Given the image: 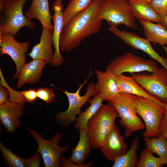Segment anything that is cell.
I'll use <instances>...</instances> for the list:
<instances>
[{
	"mask_svg": "<svg viewBox=\"0 0 167 167\" xmlns=\"http://www.w3.org/2000/svg\"><path fill=\"white\" fill-rule=\"evenodd\" d=\"M149 4L161 19L167 15V0H152Z\"/></svg>",
	"mask_w": 167,
	"mask_h": 167,
	"instance_id": "4dcf8cb0",
	"label": "cell"
},
{
	"mask_svg": "<svg viewBox=\"0 0 167 167\" xmlns=\"http://www.w3.org/2000/svg\"><path fill=\"white\" fill-rule=\"evenodd\" d=\"M149 74L146 72L131 74L133 78L150 95L163 102H167V71L164 67L157 68Z\"/></svg>",
	"mask_w": 167,
	"mask_h": 167,
	"instance_id": "30bf717a",
	"label": "cell"
},
{
	"mask_svg": "<svg viewBox=\"0 0 167 167\" xmlns=\"http://www.w3.org/2000/svg\"><path fill=\"white\" fill-rule=\"evenodd\" d=\"M21 92L27 103L29 102L33 104L38 98L37 91L36 89H29Z\"/></svg>",
	"mask_w": 167,
	"mask_h": 167,
	"instance_id": "836d02e7",
	"label": "cell"
},
{
	"mask_svg": "<svg viewBox=\"0 0 167 167\" xmlns=\"http://www.w3.org/2000/svg\"><path fill=\"white\" fill-rule=\"evenodd\" d=\"M82 84H80L78 90L75 92H70L67 90H60L66 95L69 102L68 109L65 111H58L55 115L57 121L64 127L69 126L75 122L76 116L81 112L82 106L89 100L90 97L96 94L95 84L89 83L86 88V92L82 96L80 92L84 85L87 83L89 76Z\"/></svg>",
	"mask_w": 167,
	"mask_h": 167,
	"instance_id": "8992f818",
	"label": "cell"
},
{
	"mask_svg": "<svg viewBox=\"0 0 167 167\" xmlns=\"http://www.w3.org/2000/svg\"><path fill=\"white\" fill-rule=\"evenodd\" d=\"M60 161L63 167H83L70 161L68 159L66 158L62 155L60 158Z\"/></svg>",
	"mask_w": 167,
	"mask_h": 167,
	"instance_id": "d590c367",
	"label": "cell"
},
{
	"mask_svg": "<svg viewBox=\"0 0 167 167\" xmlns=\"http://www.w3.org/2000/svg\"><path fill=\"white\" fill-rule=\"evenodd\" d=\"M38 98L43 101L47 105L53 103L55 101V95L51 88L41 87L36 89Z\"/></svg>",
	"mask_w": 167,
	"mask_h": 167,
	"instance_id": "f546056e",
	"label": "cell"
},
{
	"mask_svg": "<svg viewBox=\"0 0 167 167\" xmlns=\"http://www.w3.org/2000/svg\"><path fill=\"white\" fill-rule=\"evenodd\" d=\"M47 63L43 60L34 59L24 64L18 79L17 87L20 88L25 84H32L39 82L43 68Z\"/></svg>",
	"mask_w": 167,
	"mask_h": 167,
	"instance_id": "d6986e66",
	"label": "cell"
},
{
	"mask_svg": "<svg viewBox=\"0 0 167 167\" xmlns=\"http://www.w3.org/2000/svg\"><path fill=\"white\" fill-rule=\"evenodd\" d=\"M121 92H124L150 100L162 106L165 109L166 104L149 94L139 84L131 77L121 74L113 75Z\"/></svg>",
	"mask_w": 167,
	"mask_h": 167,
	"instance_id": "ac0fdd59",
	"label": "cell"
},
{
	"mask_svg": "<svg viewBox=\"0 0 167 167\" xmlns=\"http://www.w3.org/2000/svg\"><path fill=\"white\" fill-rule=\"evenodd\" d=\"M162 48L166 54V58L167 59V47L166 46H162Z\"/></svg>",
	"mask_w": 167,
	"mask_h": 167,
	"instance_id": "ab89813d",
	"label": "cell"
},
{
	"mask_svg": "<svg viewBox=\"0 0 167 167\" xmlns=\"http://www.w3.org/2000/svg\"><path fill=\"white\" fill-rule=\"evenodd\" d=\"M124 136L120 134L119 128L115 123L103 145L99 148L106 159L114 161L127 152V146L124 140Z\"/></svg>",
	"mask_w": 167,
	"mask_h": 167,
	"instance_id": "4fadbf2b",
	"label": "cell"
},
{
	"mask_svg": "<svg viewBox=\"0 0 167 167\" xmlns=\"http://www.w3.org/2000/svg\"><path fill=\"white\" fill-rule=\"evenodd\" d=\"M108 66L114 75L125 72L131 74L144 71L152 73L158 68L155 60L145 59L130 52L115 58Z\"/></svg>",
	"mask_w": 167,
	"mask_h": 167,
	"instance_id": "9c48e42d",
	"label": "cell"
},
{
	"mask_svg": "<svg viewBox=\"0 0 167 167\" xmlns=\"http://www.w3.org/2000/svg\"><path fill=\"white\" fill-rule=\"evenodd\" d=\"M102 1L93 0L88 8L63 26L59 41L60 51L72 50L85 39L99 31L102 20L99 19L98 12Z\"/></svg>",
	"mask_w": 167,
	"mask_h": 167,
	"instance_id": "6da1fadb",
	"label": "cell"
},
{
	"mask_svg": "<svg viewBox=\"0 0 167 167\" xmlns=\"http://www.w3.org/2000/svg\"><path fill=\"white\" fill-rule=\"evenodd\" d=\"M146 38L155 45L167 46V30L160 23L140 21Z\"/></svg>",
	"mask_w": 167,
	"mask_h": 167,
	"instance_id": "603a6c76",
	"label": "cell"
},
{
	"mask_svg": "<svg viewBox=\"0 0 167 167\" xmlns=\"http://www.w3.org/2000/svg\"><path fill=\"white\" fill-rule=\"evenodd\" d=\"M6 88L0 84V105L4 104L10 98V91L7 88Z\"/></svg>",
	"mask_w": 167,
	"mask_h": 167,
	"instance_id": "e575fe53",
	"label": "cell"
},
{
	"mask_svg": "<svg viewBox=\"0 0 167 167\" xmlns=\"http://www.w3.org/2000/svg\"><path fill=\"white\" fill-rule=\"evenodd\" d=\"M9 90L10 97L9 99L11 101L24 106L26 102L22 92H19L6 86Z\"/></svg>",
	"mask_w": 167,
	"mask_h": 167,
	"instance_id": "1f68e13d",
	"label": "cell"
},
{
	"mask_svg": "<svg viewBox=\"0 0 167 167\" xmlns=\"http://www.w3.org/2000/svg\"><path fill=\"white\" fill-rule=\"evenodd\" d=\"M136 111L145 124L146 130L143 136L148 138L158 137L159 129L165 109L150 100L137 96Z\"/></svg>",
	"mask_w": 167,
	"mask_h": 167,
	"instance_id": "52a82bcc",
	"label": "cell"
},
{
	"mask_svg": "<svg viewBox=\"0 0 167 167\" xmlns=\"http://www.w3.org/2000/svg\"><path fill=\"white\" fill-rule=\"evenodd\" d=\"M0 149L3 159L10 167H26L24 159L19 157L0 142Z\"/></svg>",
	"mask_w": 167,
	"mask_h": 167,
	"instance_id": "f1b7e54d",
	"label": "cell"
},
{
	"mask_svg": "<svg viewBox=\"0 0 167 167\" xmlns=\"http://www.w3.org/2000/svg\"><path fill=\"white\" fill-rule=\"evenodd\" d=\"M24 14L31 19L38 20L42 27L48 29H53L49 0H32L30 7Z\"/></svg>",
	"mask_w": 167,
	"mask_h": 167,
	"instance_id": "ffe728a7",
	"label": "cell"
},
{
	"mask_svg": "<svg viewBox=\"0 0 167 167\" xmlns=\"http://www.w3.org/2000/svg\"><path fill=\"white\" fill-rule=\"evenodd\" d=\"M98 15L109 27L117 28L123 24L131 29L138 28L128 0H102Z\"/></svg>",
	"mask_w": 167,
	"mask_h": 167,
	"instance_id": "5b68a950",
	"label": "cell"
},
{
	"mask_svg": "<svg viewBox=\"0 0 167 167\" xmlns=\"http://www.w3.org/2000/svg\"><path fill=\"white\" fill-rule=\"evenodd\" d=\"M28 0H0V34L15 37L23 28L34 29L36 23L24 14Z\"/></svg>",
	"mask_w": 167,
	"mask_h": 167,
	"instance_id": "7a4b0ae2",
	"label": "cell"
},
{
	"mask_svg": "<svg viewBox=\"0 0 167 167\" xmlns=\"http://www.w3.org/2000/svg\"><path fill=\"white\" fill-rule=\"evenodd\" d=\"M166 107L165 109V112L162 120H167V102L166 103Z\"/></svg>",
	"mask_w": 167,
	"mask_h": 167,
	"instance_id": "f35d334b",
	"label": "cell"
},
{
	"mask_svg": "<svg viewBox=\"0 0 167 167\" xmlns=\"http://www.w3.org/2000/svg\"><path fill=\"white\" fill-rule=\"evenodd\" d=\"M28 132L37 143V151L41 156L45 167H62L60 163L62 154L70 148L68 145L65 147L59 146L58 143L61 138L60 133H56L51 139L46 140L43 139L40 133L36 131L28 128Z\"/></svg>",
	"mask_w": 167,
	"mask_h": 167,
	"instance_id": "ba28073f",
	"label": "cell"
},
{
	"mask_svg": "<svg viewBox=\"0 0 167 167\" xmlns=\"http://www.w3.org/2000/svg\"><path fill=\"white\" fill-rule=\"evenodd\" d=\"M118 117V113L113 106L102 104L90 119L88 132L92 148H99L102 146Z\"/></svg>",
	"mask_w": 167,
	"mask_h": 167,
	"instance_id": "3957f363",
	"label": "cell"
},
{
	"mask_svg": "<svg viewBox=\"0 0 167 167\" xmlns=\"http://www.w3.org/2000/svg\"><path fill=\"white\" fill-rule=\"evenodd\" d=\"M145 1H146L148 3L150 2L152 0H144Z\"/></svg>",
	"mask_w": 167,
	"mask_h": 167,
	"instance_id": "60d3db41",
	"label": "cell"
},
{
	"mask_svg": "<svg viewBox=\"0 0 167 167\" xmlns=\"http://www.w3.org/2000/svg\"><path fill=\"white\" fill-rule=\"evenodd\" d=\"M41 153L36 151L33 156L24 159L26 167H39L41 164Z\"/></svg>",
	"mask_w": 167,
	"mask_h": 167,
	"instance_id": "d6a6232c",
	"label": "cell"
},
{
	"mask_svg": "<svg viewBox=\"0 0 167 167\" xmlns=\"http://www.w3.org/2000/svg\"><path fill=\"white\" fill-rule=\"evenodd\" d=\"M109 31L121 39L133 49L140 50L148 54L152 59L158 62L167 70V59L154 49L147 38H143L134 32L120 30L117 28L109 27Z\"/></svg>",
	"mask_w": 167,
	"mask_h": 167,
	"instance_id": "7c38bea8",
	"label": "cell"
},
{
	"mask_svg": "<svg viewBox=\"0 0 167 167\" xmlns=\"http://www.w3.org/2000/svg\"><path fill=\"white\" fill-rule=\"evenodd\" d=\"M93 0H70L62 12L63 26L88 8Z\"/></svg>",
	"mask_w": 167,
	"mask_h": 167,
	"instance_id": "4316f807",
	"label": "cell"
},
{
	"mask_svg": "<svg viewBox=\"0 0 167 167\" xmlns=\"http://www.w3.org/2000/svg\"><path fill=\"white\" fill-rule=\"evenodd\" d=\"M30 43L27 41L19 42L15 37L8 34H0V54L9 55L15 63L16 70L11 80L18 79L23 65L27 61L26 53Z\"/></svg>",
	"mask_w": 167,
	"mask_h": 167,
	"instance_id": "8fae6325",
	"label": "cell"
},
{
	"mask_svg": "<svg viewBox=\"0 0 167 167\" xmlns=\"http://www.w3.org/2000/svg\"><path fill=\"white\" fill-rule=\"evenodd\" d=\"M24 106L8 100L0 105V120L7 131L14 133L21 125L19 119L24 113Z\"/></svg>",
	"mask_w": 167,
	"mask_h": 167,
	"instance_id": "2e32d148",
	"label": "cell"
},
{
	"mask_svg": "<svg viewBox=\"0 0 167 167\" xmlns=\"http://www.w3.org/2000/svg\"><path fill=\"white\" fill-rule=\"evenodd\" d=\"M109 102L117 110L121 118L120 123L125 129V136L130 137L135 131L145 129V125L137 115L136 96L121 92Z\"/></svg>",
	"mask_w": 167,
	"mask_h": 167,
	"instance_id": "277c9868",
	"label": "cell"
},
{
	"mask_svg": "<svg viewBox=\"0 0 167 167\" xmlns=\"http://www.w3.org/2000/svg\"><path fill=\"white\" fill-rule=\"evenodd\" d=\"M160 24L167 30V15L162 19Z\"/></svg>",
	"mask_w": 167,
	"mask_h": 167,
	"instance_id": "74e56055",
	"label": "cell"
},
{
	"mask_svg": "<svg viewBox=\"0 0 167 167\" xmlns=\"http://www.w3.org/2000/svg\"><path fill=\"white\" fill-rule=\"evenodd\" d=\"M42 28L39 42L33 46L28 55L32 60H42L50 63L54 54L52 47L53 30L44 27Z\"/></svg>",
	"mask_w": 167,
	"mask_h": 167,
	"instance_id": "e0dca14e",
	"label": "cell"
},
{
	"mask_svg": "<svg viewBox=\"0 0 167 167\" xmlns=\"http://www.w3.org/2000/svg\"><path fill=\"white\" fill-rule=\"evenodd\" d=\"M164 165L159 157L154 156L147 149H144L140 154L137 162V167H161Z\"/></svg>",
	"mask_w": 167,
	"mask_h": 167,
	"instance_id": "83f0119b",
	"label": "cell"
},
{
	"mask_svg": "<svg viewBox=\"0 0 167 167\" xmlns=\"http://www.w3.org/2000/svg\"><path fill=\"white\" fill-rule=\"evenodd\" d=\"M79 138L78 143L72 150V153L68 159L70 161L83 167L91 166L93 163L89 162L84 164V162L88 157L92 146L90 141L88 130L79 131Z\"/></svg>",
	"mask_w": 167,
	"mask_h": 167,
	"instance_id": "44dd1931",
	"label": "cell"
},
{
	"mask_svg": "<svg viewBox=\"0 0 167 167\" xmlns=\"http://www.w3.org/2000/svg\"><path fill=\"white\" fill-rule=\"evenodd\" d=\"M134 15L139 21L160 23L162 19L144 0H128Z\"/></svg>",
	"mask_w": 167,
	"mask_h": 167,
	"instance_id": "7402d4cb",
	"label": "cell"
},
{
	"mask_svg": "<svg viewBox=\"0 0 167 167\" xmlns=\"http://www.w3.org/2000/svg\"><path fill=\"white\" fill-rule=\"evenodd\" d=\"M139 143V139L136 137L131 142L130 148L125 154L114 162L113 167H135L138 158L137 153Z\"/></svg>",
	"mask_w": 167,
	"mask_h": 167,
	"instance_id": "484cf974",
	"label": "cell"
},
{
	"mask_svg": "<svg viewBox=\"0 0 167 167\" xmlns=\"http://www.w3.org/2000/svg\"><path fill=\"white\" fill-rule=\"evenodd\" d=\"M62 0H54L52 3V10L54 12L52 20L53 22V45L54 48V57L50 63L52 66H58L63 63L64 59L61 54L59 41L63 26Z\"/></svg>",
	"mask_w": 167,
	"mask_h": 167,
	"instance_id": "5bb4252c",
	"label": "cell"
},
{
	"mask_svg": "<svg viewBox=\"0 0 167 167\" xmlns=\"http://www.w3.org/2000/svg\"><path fill=\"white\" fill-rule=\"evenodd\" d=\"M97 82L95 84L96 94L103 100L110 101L117 97L121 92L115 79L108 65L104 71L96 70Z\"/></svg>",
	"mask_w": 167,
	"mask_h": 167,
	"instance_id": "9a60e30c",
	"label": "cell"
},
{
	"mask_svg": "<svg viewBox=\"0 0 167 167\" xmlns=\"http://www.w3.org/2000/svg\"><path fill=\"white\" fill-rule=\"evenodd\" d=\"M146 148L157 154L164 165H167V140L161 134L157 138L144 137Z\"/></svg>",
	"mask_w": 167,
	"mask_h": 167,
	"instance_id": "d4e9b609",
	"label": "cell"
},
{
	"mask_svg": "<svg viewBox=\"0 0 167 167\" xmlns=\"http://www.w3.org/2000/svg\"><path fill=\"white\" fill-rule=\"evenodd\" d=\"M158 131L159 134L163 135L167 140V120H162Z\"/></svg>",
	"mask_w": 167,
	"mask_h": 167,
	"instance_id": "8d00e7d4",
	"label": "cell"
},
{
	"mask_svg": "<svg viewBox=\"0 0 167 167\" xmlns=\"http://www.w3.org/2000/svg\"><path fill=\"white\" fill-rule=\"evenodd\" d=\"M103 100L98 94L94 96L89 100L90 105L84 111L81 112L77 117L74 125L75 128L79 130H88V122L102 105Z\"/></svg>",
	"mask_w": 167,
	"mask_h": 167,
	"instance_id": "cb8c5ba5",
	"label": "cell"
}]
</instances>
